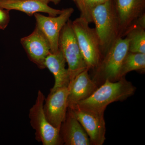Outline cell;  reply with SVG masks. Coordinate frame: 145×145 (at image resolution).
I'll return each instance as SVG.
<instances>
[{
	"label": "cell",
	"instance_id": "19",
	"mask_svg": "<svg viewBox=\"0 0 145 145\" xmlns=\"http://www.w3.org/2000/svg\"><path fill=\"white\" fill-rule=\"evenodd\" d=\"M10 11L0 7V30H4L8 26L10 21Z\"/></svg>",
	"mask_w": 145,
	"mask_h": 145
},
{
	"label": "cell",
	"instance_id": "18",
	"mask_svg": "<svg viewBox=\"0 0 145 145\" xmlns=\"http://www.w3.org/2000/svg\"><path fill=\"white\" fill-rule=\"evenodd\" d=\"M108 0H76L78 8L80 11V17L86 19L89 23L93 22L92 12L97 6L105 3Z\"/></svg>",
	"mask_w": 145,
	"mask_h": 145
},
{
	"label": "cell",
	"instance_id": "21",
	"mask_svg": "<svg viewBox=\"0 0 145 145\" xmlns=\"http://www.w3.org/2000/svg\"><path fill=\"white\" fill-rule=\"evenodd\" d=\"M72 1H74L75 2V1H76V0H72Z\"/></svg>",
	"mask_w": 145,
	"mask_h": 145
},
{
	"label": "cell",
	"instance_id": "15",
	"mask_svg": "<svg viewBox=\"0 0 145 145\" xmlns=\"http://www.w3.org/2000/svg\"><path fill=\"white\" fill-rule=\"evenodd\" d=\"M66 61L61 51L59 50L56 53L50 52L45 61V66L54 75V84L50 89L67 87L70 82V75L66 68Z\"/></svg>",
	"mask_w": 145,
	"mask_h": 145
},
{
	"label": "cell",
	"instance_id": "12",
	"mask_svg": "<svg viewBox=\"0 0 145 145\" xmlns=\"http://www.w3.org/2000/svg\"><path fill=\"white\" fill-rule=\"evenodd\" d=\"M62 144L66 145H90V140L71 109L68 108L66 116L60 131Z\"/></svg>",
	"mask_w": 145,
	"mask_h": 145
},
{
	"label": "cell",
	"instance_id": "16",
	"mask_svg": "<svg viewBox=\"0 0 145 145\" xmlns=\"http://www.w3.org/2000/svg\"><path fill=\"white\" fill-rule=\"evenodd\" d=\"M124 37L129 41V51L145 54V27L137 21L127 29Z\"/></svg>",
	"mask_w": 145,
	"mask_h": 145
},
{
	"label": "cell",
	"instance_id": "5",
	"mask_svg": "<svg viewBox=\"0 0 145 145\" xmlns=\"http://www.w3.org/2000/svg\"><path fill=\"white\" fill-rule=\"evenodd\" d=\"M45 97L39 90L35 103L29 110V117L31 127L35 130V138L43 145L62 144L60 129L52 126L47 120L44 110Z\"/></svg>",
	"mask_w": 145,
	"mask_h": 145
},
{
	"label": "cell",
	"instance_id": "14",
	"mask_svg": "<svg viewBox=\"0 0 145 145\" xmlns=\"http://www.w3.org/2000/svg\"><path fill=\"white\" fill-rule=\"evenodd\" d=\"M49 3L48 0H0V7L9 10L21 11L29 16L40 13L50 16L59 15L62 10L52 8L48 5Z\"/></svg>",
	"mask_w": 145,
	"mask_h": 145
},
{
	"label": "cell",
	"instance_id": "3",
	"mask_svg": "<svg viewBox=\"0 0 145 145\" xmlns=\"http://www.w3.org/2000/svg\"><path fill=\"white\" fill-rule=\"evenodd\" d=\"M86 19L80 17L71 22L83 58L89 70H94L103 58L100 42L95 28L89 26Z\"/></svg>",
	"mask_w": 145,
	"mask_h": 145
},
{
	"label": "cell",
	"instance_id": "4",
	"mask_svg": "<svg viewBox=\"0 0 145 145\" xmlns=\"http://www.w3.org/2000/svg\"><path fill=\"white\" fill-rule=\"evenodd\" d=\"M129 43L126 37L120 38L110 48L99 66L94 69L93 80L97 85L99 82L103 83L106 80L116 82L120 79L122 63L129 52Z\"/></svg>",
	"mask_w": 145,
	"mask_h": 145
},
{
	"label": "cell",
	"instance_id": "11",
	"mask_svg": "<svg viewBox=\"0 0 145 145\" xmlns=\"http://www.w3.org/2000/svg\"><path fill=\"white\" fill-rule=\"evenodd\" d=\"M119 21L121 38L145 13V0H113Z\"/></svg>",
	"mask_w": 145,
	"mask_h": 145
},
{
	"label": "cell",
	"instance_id": "20",
	"mask_svg": "<svg viewBox=\"0 0 145 145\" xmlns=\"http://www.w3.org/2000/svg\"><path fill=\"white\" fill-rule=\"evenodd\" d=\"M61 1V0H48L49 2H52L55 5H57L59 4Z\"/></svg>",
	"mask_w": 145,
	"mask_h": 145
},
{
	"label": "cell",
	"instance_id": "13",
	"mask_svg": "<svg viewBox=\"0 0 145 145\" xmlns=\"http://www.w3.org/2000/svg\"><path fill=\"white\" fill-rule=\"evenodd\" d=\"M89 71L87 69L80 72L69 82L67 86L69 108L87 99L98 88V85L89 74Z\"/></svg>",
	"mask_w": 145,
	"mask_h": 145
},
{
	"label": "cell",
	"instance_id": "10",
	"mask_svg": "<svg viewBox=\"0 0 145 145\" xmlns=\"http://www.w3.org/2000/svg\"><path fill=\"white\" fill-rule=\"evenodd\" d=\"M20 43L29 60L40 69H46L45 61L50 52V45L37 27L31 34L20 39Z\"/></svg>",
	"mask_w": 145,
	"mask_h": 145
},
{
	"label": "cell",
	"instance_id": "1",
	"mask_svg": "<svg viewBox=\"0 0 145 145\" xmlns=\"http://www.w3.org/2000/svg\"><path fill=\"white\" fill-rule=\"evenodd\" d=\"M135 90L136 88L125 77L116 82L106 80L88 98L78 102L73 106L104 113L109 105L125 101L133 95Z\"/></svg>",
	"mask_w": 145,
	"mask_h": 145
},
{
	"label": "cell",
	"instance_id": "2",
	"mask_svg": "<svg viewBox=\"0 0 145 145\" xmlns=\"http://www.w3.org/2000/svg\"><path fill=\"white\" fill-rule=\"evenodd\" d=\"M92 18L103 57L114 42L121 38L113 0H108L96 7L92 11Z\"/></svg>",
	"mask_w": 145,
	"mask_h": 145
},
{
	"label": "cell",
	"instance_id": "17",
	"mask_svg": "<svg viewBox=\"0 0 145 145\" xmlns=\"http://www.w3.org/2000/svg\"><path fill=\"white\" fill-rule=\"evenodd\" d=\"M145 54L129 52L122 63L120 71V78L133 71L145 72Z\"/></svg>",
	"mask_w": 145,
	"mask_h": 145
},
{
	"label": "cell",
	"instance_id": "7",
	"mask_svg": "<svg viewBox=\"0 0 145 145\" xmlns=\"http://www.w3.org/2000/svg\"><path fill=\"white\" fill-rule=\"evenodd\" d=\"M74 11L73 8L70 7L62 9L61 13L56 16H45L40 13L34 14L36 26L47 39L52 53H56L59 50L60 33Z\"/></svg>",
	"mask_w": 145,
	"mask_h": 145
},
{
	"label": "cell",
	"instance_id": "6",
	"mask_svg": "<svg viewBox=\"0 0 145 145\" xmlns=\"http://www.w3.org/2000/svg\"><path fill=\"white\" fill-rule=\"evenodd\" d=\"M71 22L69 20L63 27L59 40V48L67 63L70 81L79 73L88 69L81 53Z\"/></svg>",
	"mask_w": 145,
	"mask_h": 145
},
{
	"label": "cell",
	"instance_id": "9",
	"mask_svg": "<svg viewBox=\"0 0 145 145\" xmlns=\"http://www.w3.org/2000/svg\"><path fill=\"white\" fill-rule=\"evenodd\" d=\"M68 95L67 87H62L50 89L45 99L43 108L46 117L52 126L59 129L66 116Z\"/></svg>",
	"mask_w": 145,
	"mask_h": 145
},
{
	"label": "cell",
	"instance_id": "8",
	"mask_svg": "<svg viewBox=\"0 0 145 145\" xmlns=\"http://www.w3.org/2000/svg\"><path fill=\"white\" fill-rule=\"evenodd\" d=\"M70 108L88 135L91 145L103 144L106 140L104 113L91 111L76 106Z\"/></svg>",
	"mask_w": 145,
	"mask_h": 145
}]
</instances>
